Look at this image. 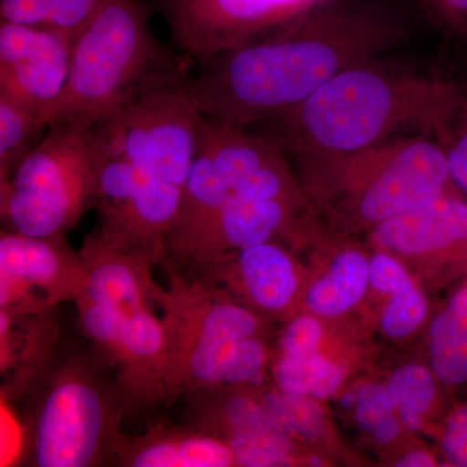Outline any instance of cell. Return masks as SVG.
<instances>
[{"mask_svg":"<svg viewBox=\"0 0 467 467\" xmlns=\"http://www.w3.org/2000/svg\"><path fill=\"white\" fill-rule=\"evenodd\" d=\"M407 26L380 0H325L275 32L214 55L186 88L202 115L250 129L299 106L347 67L400 45Z\"/></svg>","mask_w":467,"mask_h":467,"instance_id":"6da1fadb","label":"cell"},{"mask_svg":"<svg viewBox=\"0 0 467 467\" xmlns=\"http://www.w3.org/2000/svg\"><path fill=\"white\" fill-rule=\"evenodd\" d=\"M441 78L379 57L368 58L342 70L299 106L256 125L254 133L272 140L306 173L319 175L407 129L426 134Z\"/></svg>","mask_w":467,"mask_h":467,"instance_id":"7a4b0ae2","label":"cell"},{"mask_svg":"<svg viewBox=\"0 0 467 467\" xmlns=\"http://www.w3.org/2000/svg\"><path fill=\"white\" fill-rule=\"evenodd\" d=\"M147 0H103L73 43L66 88L46 113L52 125L92 126L153 88L189 81L195 63L160 41Z\"/></svg>","mask_w":467,"mask_h":467,"instance_id":"3957f363","label":"cell"},{"mask_svg":"<svg viewBox=\"0 0 467 467\" xmlns=\"http://www.w3.org/2000/svg\"><path fill=\"white\" fill-rule=\"evenodd\" d=\"M18 400L26 465L94 467L116 460L130 407L115 368L94 346L58 344Z\"/></svg>","mask_w":467,"mask_h":467,"instance_id":"277c9868","label":"cell"},{"mask_svg":"<svg viewBox=\"0 0 467 467\" xmlns=\"http://www.w3.org/2000/svg\"><path fill=\"white\" fill-rule=\"evenodd\" d=\"M98 153L91 126L52 125L41 142L0 180L3 230L64 236L95 208Z\"/></svg>","mask_w":467,"mask_h":467,"instance_id":"5b68a950","label":"cell"},{"mask_svg":"<svg viewBox=\"0 0 467 467\" xmlns=\"http://www.w3.org/2000/svg\"><path fill=\"white\" fill-rule=\"evenodd\" d=\"M318 177L348 190L356 216L374 227L457 192L438 143L420 133L377 144L342 160Z\"/></svg>","mask_w":467,"mask_h":467,"instance_id":"8992f818","label":"cell"},{"mask_svg":"<svg viewBox=\"0 0 467 467\" xmlns=\"http://www.w3.org/2000/svg\"><path fill=\"white\" fill-rule=\"evenodd\" d=\"M186 84L153 88L92 125L97 150L183 189L204 122Z\"/></svg>","mask_w":467,"mask_h":467,"instance_id":"52a82bcc","label":"cell"},{"mask_svg":"<svg viewBox=\"0 0 467 467\" xmlns=\"http://www.w3.org/2000/svg\"><path fill=\"white\" fill-rule=\"evenodd\" d=\"M97 153L95 208L99 225L94 232L116 250L164 263L168 238L180 214L182 187L158 180L125 160L98 150Z\"/></svg>","mask_w":467,"mask_h":467,"instance_id":"ba28073f","label":"cell"},{"mask_svg":"<svg viewBox=\"0 0 467 467\" xmlns=\"http://www.w3.org/2000/svg\"><path fill=\"white\" fill-rule=\"evenodd\" d=\"M284 156V150L263 135L204 116L167 251L189 238L232 201L247 178Z\"/></svg>","mask_w":467,"mask_h":467,"instance_id":"9c48e42d","label":"cell"},{"mask_svg":"<svg viewBox=\"0 0 467 467\" xmlns=\"http://www.w3.org/2000/svg\"><path fill=\"white\" fill-rule=\"evenodd\" d=\"M178 51L204 66L218 52L275 32L325 0H150Z\"/></svg>","mask_w":467,"mask_h":467,"instance_id":"30bf717a","label":"cell"},{"mask_svg":"<svg viewBox=\"0 0 467 467\" xmlns=\"http://www.w3.org/2000/svg\"><path fill=\"white\" fill-rule=\"evenodd\" d=\"M75 304L85 337L115 368L129 407L167 400L162 387L167 356L162 319L152 309L119 312L85 296Z\"/></svg>","mask_w":467,"mask_h":467,"instance_id":"8fae6325","label":"cell"},{"mask_svg":"<svg viewBox=\"0 0 467 467\" xmlns=\"http://www.w3.org/2000/svg\"><path fill=\"white\" fill-rule=\"evenodd\" d=\"M88 272L64 236L0 235V310L39 315L82 296Z\"/></svg>","mask_w":467,"mask_h":467,"instance_id":"7c38bea8","label":"cell"},{"mask_svg":"<svg viewBox=\"0 0 467 467\" xmlns=\"http://www.w3.org/2000/svg\"><path fill=\"white\" fill-rule=\"evenodd\" d=\"M72 51L54 27L0 21V98L45 121L66 88Z\"/></svg>","mask_w":467,"mask_h":467,"instance_id":"4fadbf2b","label":"cell"},{"mask_svg":"<svg viewBox=\"0 0 467 467\" xmlns=\"http://www.w3.org/2000/svg\"><path fill=\"white\" fill-rule=\"evenodd\" d=\"M168 276V287L158 296L167 353L192 344L247 339L259 334L256 313L223 299L213 284L171 269Z\"/></svg>","mask_w":467,"mask_h":467,"instance_id":"5bb4252c","label":"cell"},{"mask_svg":"<svg viewBox=\"0 0 467 467\" xmlns=\"http://www.w3.org/2000/svg\"><path fill=\"white\" fill-rule=\"evenodd\" d=\"M267 350L259 337L192 344L165 358L167 400L208 387L256 384L263 378Z\"/></svg>","mask_w":467,"mask_h":467,"instance_id":"9a60e30c","label":"cell"},{"mask_svg":"<svg viewBox=\"0 0 467 467\" xmlns=\"http://www.w3.org/2000/svg\"><path fill=\"white\" fill-rule=\"evenodd\" d=\"M79 254L88 272L82 296L119 312L152 309L158 304L161 287L152 275L153 266L158 265L155 260L116 250L95 232L86 236Z\"/></svg>","mask_w":467,"mask_h":467,"instance_id":"2e32d148","label":"cell"},{"mask_svg":"<svg viewBox=\"0 0 467 467\" xmlns=\"http://www.w3.org/2000/svg\"><path fill=\"white\" fill-rule=\"evenodd\" d=\"M384 250L401 254H451L467 259V202L459 192L442 195L374 227Z\"/></svg>","mask_w":467,"mask_h":467,"instance_id":"e0dca14e","label":"cell"},{"mask_svg":"<svg viewBox=\"0 0 467 467\" xmlns=\"http://www.w3.org/2000/svg\"><path fill=\"white\" fill-rule=\"evenodd\" d=\"M115 461L126 467L236 466L225 441L168 422L150 427L140 436L124 435Z\"/></svg>","mask_w":467,"mask_h":467,"instance_id":"ac0fdd59","label":"cell"},{"mask_svg":"<svg viewBox=\"0 0 467 467\" xmlns=\"http://www.w3.org/2000/svg\"><path fill=\"white\" fill-rule=\"evenodd\" d=\"M60 344V327L54 310L39 315H16L0 310V368L3 395L20 398L30 379L54 355Z\"/></svg>","mask_w":467,"mask_h":467,"instance_id":"d6986e66","label":"cell"},{"mask_svg":"<svg viewBox=\"0 0 467 467\" xmlns=\"http://www.w3.org/2000/svg\"><path fill=\"white\" fill-rule=\"evenodd\" d=\"M235 269L242 290L257 308L281 312L296 296L299 276L294 260L273 242L236 251Z\"/></svg>","mask_w":467,"mask_h":467,"instance_id":"ffe728a7","label":"cell"},{"mask_svg":"<svg viewBox=\"0 0 467 467\" xmlns=\"http://www.w3.org/2000/svg\"><path fill=\"white\" fill-rule=\"evenodd\" d=\"M426 135L438 143L456 192L467 202V91L441 78Z\"/></svg>","mask_w":467,"mask_h":467,"instance_id":"44dd1931","label":"cell"},{"mask_svg":"<svg viewBox=\"0 0 467 467\" xmlns=\"http://www.w3.org/2000/svg\"><path fill=\"white\" fill-rule=\"evenodd\" d=\"M370 284L391 296L380 318L384 334L405 337L423 324L429 312L426 297L398 260L377 254L370 260Z\"/></svg>","mask_w":467,"mask_h":467,"instance_id":"7402d4cb","label":"cell"},{"mask_svg":"<svg viewBox=\"0 0 467 467\" xmlns=\"http://www.w3.org/2000/svg\"><path fill=\"white\" fill-rule=\"evenodd\" d=\"M370 285V261L361 252L343 251L309 288L306 306L315 315L337 317L358 304Z\"/></svg>","mask_w":467,"mask_h":467,"instance_id":"603a6c76","label":"cell"},{"mask_svg":"<svg viewBox=\"0 0 467 467\" xmlns=\"http://www.w3.org/2000/svg\"><path fill=\"white\" fill-rule=\"evenodd\" d=\"M275 376L282 391L327 399L342 386L344 370L316 350L304 355H282Z\"/></svg>","mask_w":467,"mask_h":467,"instance_id":"cb8c5ba5","label":"cell"},{"mask_svg":"<svg viewBox=\"0 0 467 467\" xmlns=\"http://www.w3.org/2000/svg\"><path fill=\"white\" fill-rule=\"evenodd\" d=\"M47 130L41 117L0 98V180L16 169Z\"/></svg>","mask_w":467,"mask_h":467,"instance_id":"d4e9b609","label":"cell"},{"mask_svg":"<svg viewBox=\"0 0 467 467\" xmlns=\"http://www.w3.org/2000/svg\"><path fill=\"white\" fill-rule=\"evenodd\" d=\"M435 374L420 365H407L396 370L386 384L402 425L410 431L422 426L420 417L430 410L436 396Z\"/></svg>","mask_w":467,"mask_h":467,"instance_id":"484cf974","label":"cell"},{"mask_svg":"<svg viewBox=\"0 0 467 467\" xmlns=\"http://www.w3.org/2000/svg\"><path fill=\"white\" fill-rule=\"evenodd\" d=\"M291 438L281 427L272 425L234 435L226 442L232 448L236 466H290L294 462Z\"/></svg>","mask_w":467,"mask_h":467,"instance_id":"4316f807","label":"cell"},{"mask_svg":"<svg viewBox=\"0 0 467 467\" xmlns=\"http://www.w3.org/2000/svg\"><path fill=\"white\" fill-rule=\"evenodd\" d=\"M264 404L276 423L290 436L317 439L324 426V411L315 398L291 392H269Z\"/></svg>","mask_w":467,"mask_h":467,"instance_id":"83f0119b","label":"cell"},{"mask_svg":"<svg viewBox=\"0 0 467 467\" xmlns=\"http://www.w3.org/2000/svg\"><path fill=\"white\" fill-rule=\"evenodd\" d=\"M103 0H52L50 18L46 26L54 27L75 43Z\"/></svg>","mask_w":467,"mask_h":467,"instance_id":"f1b7e54d","label":"cell"},{"mask_svg":"<svg viewBox=\"0 0 467 467\" xmlns=\"http://www.w3.org/2000/svg\"><path fill=\"white\" fill-rule=\"evenodd\" d=\"M395 409L386 386L368 384L359 389L356 416H358L359 427L364 431L374 434L383 422L393 416Z\"/></svg>","mask_w":467,"mask_h":467,"instance_id":"f546056e","label":"cell"},{"mask_svg":"<svg viewBox=\"0 0 467 467\" xmlns=\"http://www.w3.org/2000/svg\"><path fill=\"white\" fill-rule=\"evenodd\" d=\"M441 32L467 42V0H417Z\"/></svg>","mask_w":467,"mask_h":467,"instance_id":"4dcf8cb0","label":"cell"},{"mask_svg":"<svg viewBox=\"0 0 467 467\" xmlns=\"http://www.w3.org/2000/svg\"><path fill=\"white\" fill-rule=\"evenodd\" d=\"M322 326L317 319L301 316L285 328L281 337L282 355H304L318 350Z\"/></svg>","mask_w":467,"mask_h":467,"instance_id":"1f68e13d","label":"cell"},{"mask_svg":"<svg viewBox=\"0 0 467 467\" xmlns=\"http://www.w3.org/2000/svg\"><path fill=\"white\" fill-rule=\"evenodd\" d=\"M441 447L451 466L467 467V402L457 405L448 416Z\"/></svg>","mask_w":467,"mask_h":467,"instance_id":"d6a6232c","label":"cell"},{"mask_svg":"<svg viewBox=\"0 0 467 467\" xmlns=\"http://www.w3.org/2000/svg\"><path fill=\"white\" fill-rule=\"evenodd\" d=\"M52 0H0V18L8 23L46 26Z\"/></svg>","mask_w":467,"mask_h":467,"instance_id":"836d02e7","label":"cell"},{"mask_svg":"<svg viewBox=\"0 0 467 467\" xmlns=\"http://www.w3.org/2000/svg\"><path fill=\"white\" fill-rule=\"evenodd\" d=\"M399 467H431L435 466V459L431 454L423 451H414L402 457L396 463Z\"/></svg>","mask_w":467,"mask_h":467,"instance_id":"e575fe53","label":"cell"},{"mask_svg":"<svg viewBox=\"0 0 467 467\" xmlns=\"http://www.w3.org/2000/svg\"><path fill=\"white\" fill-rule=\"evenodd\" d=\"M399 432H400V422L396 420L395 416H392L379 426L374 435H376L378 442L387 444V442L392 441L399 435Z\"/></svg>","mask_w":467,"mask_h":467,"instance_id":"d590c367","label":"cell"}]
</instances>
